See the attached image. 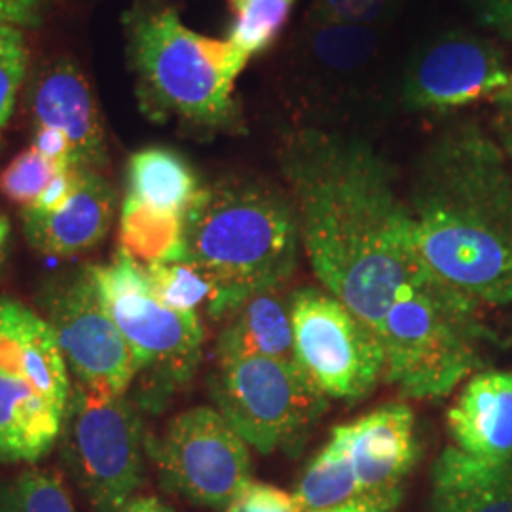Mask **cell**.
I'll return each instance as SVG.
<instances>
[{"label": "cell", "mask_w": 512, "mask_h": 512, "mask_svg": "<svg viewBox=\"0 0 512 512\" xmlns=\"http://www.w3.org/2000/svg\"><path fill=\"white\" fill-rule=\"evenodd\" d=\"M403 495H359L342 505L311 512H395Z\"/></svg>", "instance_id": "obj_34"}, {"label": "cell", "mask_w": 512, "mask_h": 512, "mask_svg": "<svg viewBox=\"0 0 512 512\" xmlns=\"http://www.w3.org/2000/svg\"><path fill=\"white\" fill-rule=\"evenodd\" d=\"M46 0H0V25L19 29L38 27L42 23Z\"/></svg>", "instance_id": "obj_33"}, {"label": "cell", "mask_w": 512, "mask_h": 512, "mask_svg": "<svg viewBox=\"0 0 512 512\" xmlns=\"http://www.w3.org/2000/svg\"><path fill=\"white\" fill-rule=\"evenodd\" d=\"M25 105L37 128L61 131L73 152L74 167L103 169L107 135L92 86L78 63L69 57L42 61L31 74Z\"/></svg>", "instance_id": "obj_14"}, {"label": "cell", "mask_w": 512, "mask_h": 512, "mask_svg": "<svg viewBox=\"0 0 512 512\" xmlns=\"http://www.w3.org/2000/svg\"><path fill=\"white\" fill-rule=\"evenodd\" d=\"M209 397L247 446L264 456L300 448L329 408V399L294 359L275 357L217 361Z\"/></svg>", "instance_id": "obj_7"}, {"label": "cell", "mask_w": 512, "mask_h": 512, "mask_svg": "<svg viewBox=\"0 0 512 512\" xmlns=\"http://www.w3.org/2000/svg\"><path fill=\"white\" fill-rule=\"evenodd\" d=\"M78 171H80V167H69V169L59 171L50 184L44 188V192L40 194L35 205H31V207L38 211H44V213H54V211L63 209L73 198L76 184H78Z\"/></svg>", "instance_id": "obj_32"}, {"label": "cell", "mask_w": 512, "mask_h": 512, "mask_svg": "<svg viewBox=\"0 0 512 512\" xmlns=\"http://www.w3.org/2000/svg\"><path fill=\"white\" fill-rule=\"evenodd\" d=\"M431 512H512V458H475L446 446L431 469Z\"/></svg>", "instance_id": "obj_20"}, {"label": "cell", "mask_w": 512, "mask_h": 512, "mask_svg": "<svg viewBox=\"0 0 512 512\" xmlns=\"http://www.w3.org/2000/svg\"><path fill=\"white\" fill-rule=\"evenodd\" d=\"M8 238H10V222L0 213V262L4 260V255H6Z\"/></svg>", "instance_id": "obj_38"}, {"label": "cell", "mask_w": 512, "mask_h": 512, "mask_svg": "<svg viewBox=\"0 0 512 512\" xmlns=\"http://www.w3.org/2000/svg\"><path fill=\"white\" fill-rule=\"evenodd\" d=\"M476 21L501 40H512V0H465Z\"/></svg>", "instance_id": "obj_31"}, {"label": "cell", "mask_w": 512, "mask_h": 512, "mask_svg": "<svg viewBox=\"0 0 512 512\" xmlns=\"http://www.w3.org/2000/svg\"><path fill=\"white\" fill-rule=\"evenodd\" d=\"M226 512H302L296 495L266 482L251 480Z\"/></svg>", "instance_id": "obj_30"}, {"label": "cell", "mask_w": 512, "mask_h": 512, "mask_svg": "<svg viewBox=\"0 0 512 512\" xmlns=\"http://www.w3.org/2000/svg\"><path fill=\"white\" fill-rule=\"evenodd\" d=\"M120 247L141 264L184 260V217L126 196L120 211Z\"/></svg>", "instance_id": "obj_22"}, {"label": "cell", "mask_w": 512, "mask_h": 512, "mask_svg": "<svg viewBox=\"0 0 512 512\" xmlns=\"http://www.w3.org/2000/svg\"><path fill=\"white\" fill-rule=\"evenodd\" d=\"M145 272L152 294L171 310L198 311L202 306L209 310L217 298L213 281L186 260L148 264Z\"/></svg>", "instance_id": "obj_25"}, {"label": "cell", "mask_w": 512, "mask_h": 512, "mask_svg": "<svg viewBox=\"0 0 512 512\" xmlns=\"http://www.w3.org/2000/svg\"><path fill=\"white\" fill-rule=\"evenodd\" d=\"M59 171L63 167L48 160L37 148H27L0 173V194L21 205V209L31 207Z\"/></svg>", "instance_id": "obj_27"}, {"label": "cell", "mask_w": 512, "mask_h": 512, "mask_svg": "<svg viewBox=\"0 0 512 512\" xmlns=\"http://www.w3.org/2000/svg\"><path fill=\"white\" fill-rule=\"evenodd\" d=\"M71 395L50 323L16 298H0V463H35L59 440Z\"/></svg>", "instance_id": "obj_6"}, {"label": "cell", "mask_w": 512, "mask_h": 512, "mask_svg": "<svg viewBox=\"0 0 512 512\" xmlns=\"http://www.w3.org/2000/svg\"><path fill=\"white\" fill-rule=\"evenodd\" d=\"M448 431L461 452L490 461L512 458V372L469 378L448 410Z\"/></svg>", "instance_id": "obj_17"}, {"label": "cell", "mask_w": 512, "mask_h": 512, "mask_svg": "<svg viewBox=\"0 0 512 512\" xmlns=\"http://www.w3.org/2000/svg\"><path fill=\"white\" fill-rule=\"evenodd\" d=\"M0 147H2V143H0Z\"/></svg>", "instance_id": "obj_39"}, {"label": "cell", "mask_w": 512, "mask_h": 512, "mask_svg": "<svg viewBox=\"0 0 512 512\" xmlns=\"http://www.w3.org/2000/svg\"><path fill=\"white\" fill-rule=\"evenodd\" d=\"M511 73L494 42L450 31L429 40L406 63L399 99L410 112L450 114L480 101H494Z\"/></svg>", "instance_id": "obj_13"}, {"label": "cell", "mask_w": 512, "mask_h": 512, "mask_svg": "<svg viewBox=\"0 0 512 512\" xmlns=\"http://www.w3.org/2000/svg\"><path fill=\"white\" fill-rule=\"evenodd\" d=\"M294 495L302 512L329 509L359 497L348 452L334 431L327 444L311 459Z\"/></svg>", "instance_id": "obj_23"}, {"label": "cell", "mask_w": 512, "mask_h": 512, "mask_svg": "<svg viewBox=\"0 0 512 512\" xmlns=\"http://www.w3.org/2000/svg\"><path fill=\"white\" fill-rule=\"evenodd\" d=\"M404 200L431 274L480 306L512 302V169L495 137L475 122L442 129Z\"/></svg>", "instance_id": "obj_2"}, {"label": "cell", "mask_w": 512, "mask_h": 512, "mask_svg": "<svg viewBox=\"0 0 512 512\" xmlns=\"http://www.w3.org/2000/svg\"><path fill=\"white\" fill-rule=\"evenodd\" d=\"M202 188L194 167L171 148H143L129 158L128 196L152 209L184 217Z\"/></svg>", "instance_id": "obj_21"}, {"label": "cell", "mask_w": 512, "mask_h": 512, "mask_svg": "<svg viewBox=\"0 0 512 512\" xmlns=\"http://www.w3.org/2000/svg\"><path fill=\"white\" fill-rule=\"evenodd\" d=\"M105 308L128 340L148 384L173 391L188 384L202 365L205 329L198 311L164 306L148 285L147 272L120 247L110 264L92 266Z\"/></svg>", "instance_id": "obj_9"}, {"label": "cell", "mask_w": 512, "mask_h": 512, "mask_svg": "<svg viewBox=\"0 0 512 512\" xmlns=\"http://www.w3.org/2000/svg\"><path fill=\"white\" fill-rule=\"evenodd\" d=\"M29 52L23 29L0 25V129L6 128L27 76Z\"/></svg>", "instance_id": "obj_28"}, {"label": "cell", "mask_w": 512, "mask_h": 512, "mask_svg": "<svg viewBox=\"0 0 512 512\" xmlns=\"http://www.w3.org/2000/svg\"><path fill=\"white\" fill-rule=\"evenodd\" d=\"M302 76L321 90L351 88L365 80L382 59L380 29L334 23H308L294 46Z\"/></svg>", "instance_id": "obj_18"}, {"label": "cell", "mask_w": 512, "mask_h": 512, "mask_svg": "<svg viewBox=\"0 0 512 512\" xmlns=\"http://www.w3.org/2000/svg\"><path fill=\"white\" fill-rule=\"evenodd\" d=\"M61 456L93 512H120L145 480L143 421L126 395L71 384Z\"/></svg>", "instance_id": "obj_8"}, {"label": "cell", "mask_w": 512, "mask_h": 512, "mask_svg": "<svg viewBox=\"0 0 512 512\" xmlns=\"http://www.w3.org/2000/svg\"><path fill=\"white\" fill-rule=\"evenodd\" d=\"M0 512H76V509L61 476L31 469L0 484Z\"/></svg>", "instance_id": "obj_26"}, {"label": "cell", "mask_w": 512, "mask_h": 512, "mask_svg": "<svg viewBox=\"0 0 512 512\" xmlns=\"http://www.w3.org/2000/svg\"><path fill=\"white\" fill-rule=\"evenodd\" d=\"M293 327L294 361L329 401L359 403L384 380L376 330L327 289L293 291Z\"/></svg>", "instance_id": "obj_10"}, {"label": "cell", "mask_w": 512, "mask_h": 512, "mask_svg": "<svg viewBox=\"0 0 512 512\" xmlns=\"http://www.w3.org/2000/svg\"><path fill=\"white\" fill-rule=\"evenodd\" d=\"M300 222L289 190L253 175L203 186L184 215V260L207 275L219 321L239 302L289 287L302 253Z\"/></svg>", "instance_id": "obj_3"}, {"label": "cell", "mask_w": 512, "mask_h": 512, "mask_svg": "<svg viewBox=\"0 0 512 512\" xmlns=\"http://www.w3.org/2000/svg\"><path fill=\"white\" fill-rule=\"evenodd\" d=\"M124 29L137 101L148 120H175L202 137L245 133L234 92L249 55L228 38L192 31L164 0L133 4Z\"/></svg>", "instance_id": "obj_4"}, {"label": "cell", "mask_w": 512, "mask_h": 512, "mask_svg": "<svg viewBox=\"0 0 512 512\" xmlns=\"http://www.w3.org/2000/svg\"><path fill=\"white\" fill-rule=\"evenodd\" d=\"M395 10L397 0H311L306 21L382 29Z\"/></svg>", "instance_id": "obj_29"}, {"label": "cell", "mask_w": 512, "mask_h": 512, "mask_svg": "<svg viewBox=\"0 0 512 512\" xmlns=\"http://www.w3.org/2000/svg\"><path fill=\"white\" fill-rule=\"evenodd\" d=\"M152 456L169 492L211 511H228L253 480L247 442L213 406L175 416Z\"/></svg>", "instance_id": "obj_12"}, {"label": "cell", "mask_w": 512, "mask_h": 512, "mask_svg": "<svg viewBox=\"0 0 512 512\" xmlns=\"http://www.w3.org/2000/svg\"><path fill=\"white\" fill-rule=\"evenodd\" d=\"M277 162L313 274L378 334L404 289L431 275L393 167L363 137L317 126L291 131Z\"/></svg>", "instance_id": "obj_1"}, {"label": "cell", "mask_w": 512, "mask_h": 512, "mask_svg": "<svg viewBox=\"0 0 512 512\" xmlns=\"http://www.w3.org/2000/svg\"><path fill=\"white\" fill-rule=\"evenodd\" d=\"M120 512H173V509L154 495H137Z\"/></svg>", "instance_id": "obj_36"}, {"label": "cell", "mask_w": 512, "mask_h": 512, "mask_svg": "<svg viewBox=\"0 0 512 512\" xmlns=\"http://www.w3.org/2000/svg\"><path fill=\"white\" fill-rule=\"evenodd\" d=\"M234 23L228 40L243 54L253 57L266 52L293 14L296 0H226Z\"/></svg>", "instance_id": "obj_24"}, {"label": "cell", "mask_w": 512, "mask_h": 512, "mask_svg": "<svg viewBox=\"0 0 512 512\" xmlns=\"http://www.w3.org/2000/svg\"><path fill=\"white\" fill-rule=\"evenodd\" d=\"M495 139L503 148V152H505V156H507L512 169V131H495Z\"/></svg>", "instance_id": "obj_37"}, {"label": "cell", "mask_w": 512, "mask_h": 512, "mask_svg": "<svg viewBox=\"0 0 512 512\" xmlns=\"http://www.w3.org/2000/svg\"><path fill=\"white\" fill-rule=\"evenodd\" d=\"M332 431L344 442L359 495H403L418 461L416 416L408 404H382Z\"/></svg>", "instance_id": "obj_15"}, {"label": "cell", "mask_w": 512, "mask_h": 512, "mask_svg": "<svg viewBox=\"0 0 512 512\" xmlns=\"http://www.w3.org/2000/svg\"><path fill=\"white\" fill-rule=\"evenodd\" d=\"M116 205V190L101 171L80 167L73 198L63 209L44 213L23 207L19 219L33 249L42 255L67 258L86 253L105 239Z\"/></svg>", "instance_id": "obj_16"}, {"label": "cell", "mask_w": 512, "mask_h": 512, "mask_svg": "<svg viewBox=\"0 0 512 512\" xmlns=\"http://www.w3.org/2000/svg\"><path fill=\"white\" fill-rule=\"evenodd\" d=\"M217 361L238 357L294 359L293 289L253 294L219 319Z\"/></svg>", "instance_id": "obj_19"}, {"label": "cell", "mask_w": 512, "mask_h": 512, "mask_svg": "<svg viewBox=\"0 0 512 512\" xmlns=\"http://www.w3.org/2000/svg\"><path fill=\"white\" fill-rule=\"evenodd\" d=\"M384 382L406 399H440L471 378L494 340L482 306L435 275L406 287L378 329Z\"/></svg>", "instance_id": "obj_5"}, {"label": "cell", "mask_w": 512, "mask_h": 512, "mask_svg": "<svg viewBox=\"0 0 512 512\" xmlns=\"http://www.w3.org/2000/svg\"><path fill=\"white\" fill-rule=\"evenodd\" d=\"M74 382L126 395L139 366L93 279L92 266L50 277L38 294Z\"/></svg>", "instance_id": "obj_11"}, {"label": "cell", "mask_w": 512, "mask_h": 512, "mask_svg": "<svg viewBox=\"0 0 512 512\" xmlns=\"http://www.w3.org/2000/svg\"><path fill=\"white\" fill-rule=\"evenodd\" d=\"M492 103L497 110L495 131H512V73L507 86L495 95Z\"/></svg>", "instance_id": "obj_35"}]
</instances>
